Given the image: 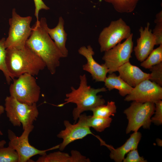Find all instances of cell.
Wrapping results in <instances>:
<instances>
[{
  "instance_id": "obj_1",
  "label": "cell",
  "mask_w": 162,
  "mask_h": 162,
  "mask_svg": "<svg viewBox=\"0 0 162 162\" xmlns=\"http://www.w3.org/2000/svg\"><path fill=\"white\" fill-rule=\"evenodd\" d=\"M47 26L45 18L37 21L32 27L26 45L43 60L51 74H54L60 64V59L65 57L48 33Z\"/></svg>"
},
{
  "instance_id": "obj_2",
  "label": "cell",
  "mask_w": 162,
  "mask_h": 162,
  "mask_svg": "<svg viewBox=\"0 0 162 162\" xmlns=\"http://www.w3.org/2000/svg\"><path fill=\"white\" fill-rule=\"evenodd\" d=\"M6 50V65L12 80L25 74L38 75L46 67L43 60L26 45L23 48H9Z\"/></svg>"
},
{
  "instance_id": "obj_3",
  "label": "cell",
  "mask_w": 162,
  "mask_h": 162,
  "mask_svg": "<svg viewBox=\"0 0 162 162\" xmlns=\"http://www.w3.org/2000/svg\"><path fill=\"white\" fill-rule=\"evenodd\" d=\"M80 79L79 87L75 89L71 87V92L66 94L65 102L59 105L62 106L69 103L76 104V107L74 109L72 112L73 119L75 122L82 112L91 111L97 106L104 104L105 102L104 99L102 98V96L97 94L107 90L106 88L104 87L94 88L88 86L85 74L80 75Z\"/></svg>"
},
{
  "instance_id": "obj_4",
  "label": "cell",
  "mask_w": 162,
  "mask_h": 162,
  "mask_svg": "<svg viewBox=\"0 0 162 162\" xmlns=\"http://www.w3.org/2000/svg\"><path fill=\"white\" fill-rule=\"evenodd\" d=\"M4 110L9 120L14 126L22 125L23 130L33 124L38 118L39 112L36 103H22L10 96L5 99Z\"/></svg>"
},
{
  "instance_id": "obj_5",
  "label": "cell",
  "mask_w": 162,
  "mask_h": 162,
  "mask_svg": "<svg viewBox=\"0 0 162 162\" xmlns=\"http://www.w3.org/2000/svg\"><path fill=\"white\" fill-rule=\"evenodd\" d=\"M12 16L9 20L10 28L8 36L5 41V47L23 48L31 33L30 24L32 18L30 16H21L15 8L12 10Z\"/></svg>"
},
{
  "instance_id": "obj_6",
  "label": "cell",
  "mask_w": 162,
  "mask_h": 162,
  "mask_svg": "<svg viewBox=\"0 0 162 162\" xmlns=\"http://www.w3.org/2000/svg\"><path fill=\"white\" fill-rule=\"evenodd\" d=\"M155 108V104L153 102L133 101L130 106L124 112L128 120L126 134L138 131L141 127L149 129Z\"/></svg>"
},
{
  "instance_id": "obj_7",
  "label": "cell",
  "mask_w": 162,
  "mask_h": 162,
  "mask_svg": "<svg viewBox=\"0 0 162 162\" xmlns=\"http://www.w3.org/2000/svg\"><path fill=\"white\" fill-rule=\"evenodd\" d=\"M34 76L25 74L13 79L9 88L10 96L22 103H36L39 99L40 88Z\"/></svg>"
},
{
  "instance_id": "obj_8",
  "label": "cell",
  "mask_w": 162,
  "mask_h": 162,
  "mask_svg": "<svg viewBox=\"0 0 162 162\" xmlns=\"http://www.w3.org/2000/svg\"><path fill=\"white\" fill-rule=\"evenodd\" d=\"M34 128L33 124L26 127L20 136H17L11 130H8V136L9 140L8 146L17 152L18 155V162H27L35 155H44L46 154L47 152L59 148V144L45 150H39L32 146L29 143L28 137Z\"/></svg>"
},
{
  "instance_id": "obj_9",
  "label": "cell",
  "mask_w": 162,
  "mask_h": 162,
  "mask_svg": "<svg viewBox=\"0 0 162 162\" xmlns=\"http://www.w3.org/2000/svg\"><path fill=\"white\" fill-rule=\"evenodd\" d=\"M132 33L130 27L122 18L112 21L100 32L98 38L101 52L112 48Z\"/></svg>"
},
{
  "instance_id": "obj_10",
  "label": "cell",
  "mask_w": 162,
  "mask_h": 162,
  "mask_svg": "<svg viewBox=\"0 0 162 162\" xmlns=\"http://www.w3.org/2000/svg\"><path fill=\"white\" fill-rule=\"evenodd\" d=\"M133 34L122 43H119L104 52L102 59L109 70V74L117 71L118 68L129 62L133 51Z\"/></svg>"
},
{
  "instance_id": "obj_11",
  "label": "cell",
  "mask_w": 162,
  "mask_h": 162,
  "mask_svg": "<svg viewBox=\"0 0 162 162\" xmlns=\"http://www.w3.org/2000/svg\"><path fill=\"white\" fill-rule=\"evenodd\" d=\"M162 99V86L149 79H147L134 87L131 92L126 95L124 100L154 103Z\"/></svg>"
},
{
  "instance_id": "obj_12",
  "label": "cell",
  "mask_w": 162,
  "mask_h": 162,
  "mask_svg": "<svg viewBox=\"0 0 162 162\" xmlns=\"http://www.w3.org/2000/svg\"><path fill=\"white\" fill-rule=\"evenodd\" d=\"M65 127L57 134L58 137L63 139L62 143L59 144V149L63 151L71 142L78 140L81 139L89 134H93L90 128L82 124L79 122L72 124L68 120L64 122Z\"/></svg>"
},
{
  "instance_id": "obj_13",
  "label": "cell",
  "mask_w": 162,
  "mask_h": 162,
  "mask_svg": "<svg viewBox=\"0 0 162 162\" xmlns=\"http://www.w3.org/2000/svg\"><path fill=\"white\" fill-rule=\"evenodd\" d=\"M78 51L87 60L86 63L82 66L83 69L89 73L96 82H104L109 70L104 64H100L95 60L93 56L94 52L92 46H81Z\"/></svg>"
},
{
  "instance_id": "obj_14",
  "label": "cell",
  "mask_w": 162,
  "mask_h": 162,
  "mask_svg": "<svg viewBox=\"0 0 162 162\" xmlns=\"http://www.w3.org/2000/svg\"><path fill=\"white\" fill-rule=\"evenodd\" d=\"M150 25L149 22H148L144 28L140 27V37L137 39L136 45L134 49L136 58L141 62L148 57L156 44L155 38L149 28Z\"/></svg>"
},
{
  "instance_id": "obj_15",
  "label": "cell",
  "mask_w": 162,
  "mask_h": 162,
  "mask_svg": "<svg viewBox=\"0 0 162 162\" xmlns=\"http://www.w3.org/2000/svg\"><path fill=\"white\" fill-rule=\"evenodd\" d=\"M119 76L125 82L134 88L142 81L149 79L150 74L143 72L138 67L128 62L118 69Z\"/></svg>"
},
{
  "instance_id": "obj_16",
  "label": "cell",
  "mask_w": 162,
  "mask_h": 162,
  "mask_svg": "<svg viewBox=\"0 0 162 162\" xmlns=\"http://www.w3.org/2000/svg\"><path fill=\"white\" fill-rule=\"evenodd\" d=\"M141 133L135 131L121 146L116 148L106 144L104 142L102 144L106 146L110 150V158L116 162H121L125 158V156L130 151L137 148L141 139Z\"/></svg>"
},
{
  "instance_id": "obj_17",
  "label": "cell",
  "mask_w": 162,
  "mask_h": 162,
  "mask_svg": "<svg viewBox=\"0 0 162 162\" xmlns=\"http://www.w3.org/2000/svg\"><path fill=\"white\" fill-rule=\"evenodd\" d=\"M71 155L68 153L58 151L41 156L37 162H86L87 158L78 151L72 150Z\"/></svg>"
},
{
  "instance_id": "obj_18",
  "label": "cell",
  "mask_w": 162,
  "mask_h": 162,
  "mask_svg": "<svg viewBox=\"0 0 162 162\" xmlns=\"http://www.w3.org/2000/svg\"><path fill=\"white\" fill-rule=\"evenodd\" d=\"M64 20L62 16H60L58 23L55 27L50 28L47 26L46 30L61 53L66 57L68 52L66 47L67 35L64 29Z\"/></svg>"
},
{
  "instance_id": "obj_19",
  "label": "cell",
  "mask_w": 162,
  "mask_h": 162,
  "mask_svg": "<svg viewBox=\"0 0 162 162\" xmlns=\"http://www.w3.org/2000/svg\"><path fill=\"white\" fill-rule=\"evenodd\" d=\"M104 82L106 88L109 90L116 89L118 91L120 95L123 97L129 94L133 88L114 73L106 76Z\"/></svg>"
},
{
  "instance_id": "obj_20",
  "label": "cell",
  "mask_w": 162,
  "mask_h": 162,
  "mask_svg": "<svg viewBox=\"0 0 162 162\" xmlns=\"http://www.w3.org/2000/svg\"><path fill=\"white\" fill-rule=\"evenodd\" d=\"M78 121L89 128H92L98 132H102L110 126L112 119L110 117L104 118L93 116L81 114Z\"/></svg>"
},
{
  "instance_id": "obj_21",
  "label": "cell",
  "mask_w": 162,
  "mask_h": 162,
  "mask_svg": "<svg viewBox=\"0 0 162 162\" xmlns=\"http://www.w3.org/2000/svg\"><path fill=\"white\" fill-rule=\"evenodd\" d=\"M111 4L115 10L121 13L133 12L140 0H104Z\"/></svg>"
},
{
  "instance_id": "obj_22",
  "label": "cell",
  "mask_w": 162,
  "mask_h": 162,
  "mask_svg": "<svg viewBox=\"0 0 162 162\" xmlns=\"http://www.w3.org/2000/svg\"><path fill=\"white\" fill-rule=\"evenodd\" d=\"M91 111L94 116L107 118L114 116L116 112V106L114 102L108 101L106 105L98 106L93 108Z\"/></svg>"
},
{
  "instance_id": "obj_23",
  "label": "cell",
  "mask_w": 162,
  "mask_h": 162,
  "mask_svg": "<svg viewBox=\"0 0 162 162\" xmlns=\"http://www.w3.org/2000/svg\"><path fill=\"white\" fill-rule=\"evenodd\" d=\"M162 62V44L153 50L148 57L141 62L140 65L146 69H150L152 66Z\"/></svg>"
},
{
  "instance_id": "obj_24",
  "label": "cell",
  "mask_w": 162,
  "mask_h": 162,
  "mask_svg": "<svg viewBox=\"0 0 162 162\" xmlns=\"http://www.w3.org/2000/svg\"><path fill=\"white\" fill-rule=\"evenodd\" d=\"M6 38H3L0 40V70L3 73L8 84L12 80L7 69L5 62L6 48L5 46Z\"/></svg>"
},
{
  "instance_id": "obj_25",
  "label": "cell",
  "mask_w": 162,
  "mask_h": 162,
  "mask_svg": "<svg viewBox=\"0 0 162 162\" xmlns=\"http://www.w3.org/2000/svg\"><path fill=\"white\" fill-rule=\"evenodd\" d=\"M18 155L11 147H0V162H18Z\"/></svg>"
},
{
  "instance_id": "obj_26",
  "label": "cell",
  "mask_w": 162,
  "mask_h": 162,
  "mask_svg": "<svg viewBox=\"0 0 162 162\" xmlns=\"http://www.w3.org/2000/svg\"><path fill=\"white\" fill-rule=\"evenodd\" d=\"M156 25L152 32L156 39V45L162 44V11L156 15L154 20Z\"/></svg>"
},
{
  "instance_id": "obj_27",
  "label": "cell",
  "mask_w": 162,
  "mask_h": 162,
  "mask_svg": "<svg viewBox=\"0 0 162 162\" xmlns=\"http://www.w3.org/2000/svg\"><path fill=\"white\" fill-rule=\"evenodd\" d=\"M149 69L151 71L149 80L162 86V62L152 66Z\"/></svg>"
},
{
  "instance_id": "obj_28",
  "label": "cell",
  "mask_w": 162,
  "mask_h": 162,
  "mask_svg": "<svg viewBox=\"0 0 162 162\" xmlns=\"http://www.w3.org/2000/svg\"><path fill=\"white\" fill-rule=\"evenodd\" d=\"M155 108L154 116L151 118V123L159 125L162 124V101L158 100L154 103Z\"/></svg>"
},
{
  "instance_id": "obj_29",
  "label": "cell",
  "mask_w": 162,
  "mask_h": 162,
  "mask_svg": "<svg viewBox=\"0 0 162 162\" xmlns=\"http://www.w3.org/2000/svg\"><path fill=\"white\" fill-rule=\"evenodd\" d=\"M123 162H146L147 160L140 156L137 148L134 149L127 154Z\"/></svg>"
},
{
  "instance_id": "obj_30",
  "label": "cell",
  "mask_w": 162,
  "mask_h": 162,
  "mask_svg": "<svg viewBox=\"0 0 162 162\" xmlns=\"http://www.w3.org/2000/svg\"><path fill=\"white\" fill-rule=\"evenodd\" d=\"M35 5L34 15L37 19V21L39 20L38 14L39 11L42 10H48L50 9L44 3L42 0H33Z\"/></svg>"
},
{
  "instance_id": "obj_31",
  "label": "cell",
  "mask_w": 162,
  "mask_h": 162,
  "mask_svg": "<svg viewBox=\"0 0 162 162\" xmlns=\"http://www.w3.org/2000/svg\"><path fill=\"white\" fill-rule=\"evenodd\" d=\"M4 107L0 105V116L4 113Z\"/></svg>"
},
{
  "instance_id": "obj_32",
  "label": "cell",
  "mask_w": 162,
  "mask_h": 162,
  "mask_svg": "<svg viewBox=\"0 0 162 162\" xmlns=\"http://www.w3.org/2000/svg\"><path fill=\"white\" fill-rule=\"evenodd\" d=\"M6 143V141L4 140L0 141V147H4Z\"/></svg>"
},
{
  "instance_id": "obj_33",
  "label": "cell",
  "mask_w": 162,
  "mask_h": 162,
  "mask_svg": "<svg viewBox=\"0 0 162 162\" xmlns=\"http://www.w3.org/2000/svg\"><path fill=\"white\" fill-rule=\"evenodd\" d=\"M3 135V134L2 133V131L0 130V135Z\"/></svg>"
}]
</instances>
